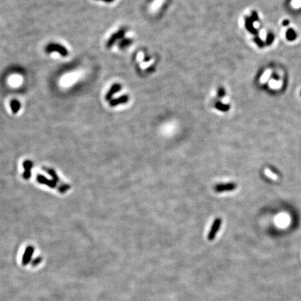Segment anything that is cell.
Instances as JSON below:
<instances>
[{"label": "cell", "instance_id": "6da1fadb", "mask_svg": "<svg viewBox=\"0 0 301 301\" xmlns=\"http://www.w3.org/2000/svg\"><path fill=\"white\" fill-rule=\"evenodd\" d=\"M45 52L47 54L52 53V52H57V53L61 54L62 57H66L68 54V50L65 47L56 43H49L45 47Z\"/></svg>", "mask_w": 301, "mask_h": 301}, {"label": "cell", "instance_id": "7a4b0ae2", "mask_svg": "<svg viewBox=\"0 0 301 301\" xmlns=\"http://www.w3.org/2000/svg\"><path fill=\"white\" fill-rule=\"evenodd\" d=\"M237 185L235 183H220L215 186V191L218 193L224 192H231L234 191L236 189Z\"/></svg>", "mask_w": 301, "mask_h": 301}, {"label": "cell", "instance_id": "3957f363", "mask_svg": "<svg viewBox=\"0 0 301 301\" xmlns=\"http://www.w3.org/2000/svg\"><path fill=\"white\" fill-rule=\"evenodd\" d=\"M221 224H222V220L220 219V218H217V219L215 220V221L213 222L212 226H211V230L209 231L208 235V239L209 240H213L214 239L218 231L220 230Z\"/></svg>", "mask_w": 301, "mask_h": 301}, {"label": "cell", "instance_id": "277c9868", "mask_svg": "<svg viewBox=\"0 0 301 301\" xmlns=\"http://www.w3.org/2000/svg\"><path fill=\"white\" fill-rule=\"evenodd\" d=\"M120 89H121V86L119 84H114L113 86L111 87V89H110V91H108V92H107L106 96H105V99H106L107 100H109V101L111 100L112 96H113L115 93L118 92V91H120Z\"/></svg>", "mask_w": 301, "mask_h": 301}, {"label": "cell", "instance_id": "5b68a950", "mask_svg": "<svg viewBox=\"0 0 301 301\" xmlns=\"http://www.w3.org/2000/svg\"><path fill=\"white\" fill-rule=\"evenodd\" d=\"M128 98L127 96H121V97H119L118 98H115V99L110 100V106H112V107L116 106V105H118L119 104L126 103L128 101Z\"/></svg>", "mask_w": 301, "mask_h": 301}, {"label": "cell", "instance_id": "8992f818", "mask_svg": "<svg viewBox=\"0 0 301 301\" xmlns=\"http://www.w3.org/2000/svg\"><path fill=\"white\" fill-rule=\"evenodd\" d=\"M124 35V31H119V32H117V33H116L115 34H114L113 36H112L111 38H110V40L108 41V42H107V46L110 47H111L112 45L114 44V43L115 42V41L116 40H118V39L119 38H121V37H123Z\"/></svg>", "mask_w": 301, "mask_h": 301}, {"label": "cell", "instance_id": "52a82bcc", "mask_svg": "<svg viewBox=\"0 0 301 301\" xmlns=\"http://www.w3.org/2000/svg\"><path fill=\"white\" fill-rule=\"evenodd\" d=\"M10 105H11V108L14 114L18 113V111H19L20 109V107H21L20 103L18 100L15 99H13L11 101Z\"/></svg>", "mask_w": 301, "mask_h": 301}, {"label": "cell", "instance_id": "ba28073f", "mask_svg": "<svg viewBox=\"0 0 301 301\" xmlns=\"http://www.w3.org/2000/svg\"><path fill=\"white\" fill-rule=\"evenodd\" d=\"M32 253H33V248L31 247L27 248V249L26 250V252H25V255H24L23 261H23L24 264H26L29 262V260H30V259H31V256Z\"/></svg>", "mask_w": 301, "mask_h": 301}, {"label": "cell", "instance_id": "9c48e42d", "mask_svg": "<svg viewBox=\"0 0 301 301\" xmlns=\"http://www.w3.org/2000/svg\"><path fill=\"white\" fill-rule=\"evenodd\" d=\"M286 38H288V40L289 41H293L296 38V32L294 31L293 29H289L286 32Z\"/></svg>", "mask_w": 301, "mask_h": 301}, {"label": "cell", "instance_id": "30bf717a", "mask_svg": "<svg viewBox=\"0 0 301 301\" xmlns=\"http://www.w3.org/2000/svg\"><path fill=\"white\" fill-rule=\"evenodd\" d=\"M216 108L220 110V111L227 112L229 110V105H225L223 104H221V103H218V104H216Z\"/></svg>", "mask_w": 301, "mask_h": 301}, {"label": "cell", "instance_id": "8fae6325", "mask_svg": "<svg viewBox=\"0 0 301 301\" xmlns=\"http://www.w3.org/2000/svg\"><path fill=\"white\" fill-rule=\"evenodd\" d=\"M128 43H129V41H128V40H123L120 43V45H119V46H120L121 48H122V47H124L125 46H126V45H128Z\"/></svg>", "mask_w": 301, "mask_h": 301}, {"label": "cell", "instance_id": "7c38bea8", "mask_svg": "<svg viewBox=\"0 0 301 301\" xmlns=\"http://www.w3.org/2000/svg\"><path fill=\"white\" fill-rule=\"evenodd\" d=\"M102 1L105 2H113L114 0H102Z\"/></svg>", "mask_w": 301, "mask_h": 301}]
</instances>
